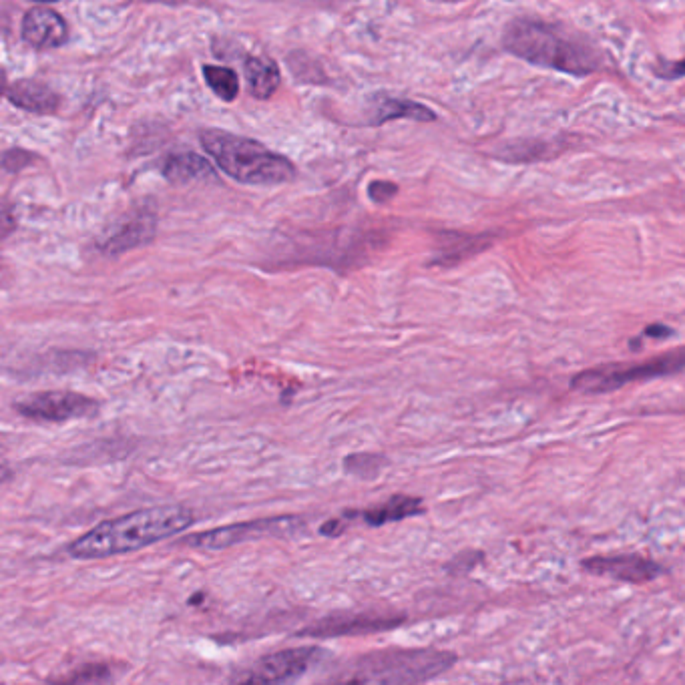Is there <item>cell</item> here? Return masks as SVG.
Segmentation results:
<instances>
[{"label":"cell","instance_id":"obj_1","mask_svg":"<svg viewBox=\"0 0 685 685\" xmlns=\"http://www.w3.org/2000/svg\"><path fill=\"white\" fill-rule=\"evenodd\" d=\"M513 57L571 77H589L603 67V55L579 33L539 17H515L503 33Z\"/></svg>","mask_w":685,"mask_h":685},{"label":"cell","instance_id":"obj_2","mask_svg":"<svg viewBox=\"0 0 685 685\" xmlns=\"http://www.w3.org/2000/svg\"><path fill=\"white\" fill-rule=\"evenodd\" d=\"M191 523L193 513L185 507L139 509L93 527L69 545V553L75 559H105L133 553L183 533Z\"/></svg>","mask_w":685,"mask_h":685},{"label":"cell","instance_id":"obj_3","mask_svg":"<svg viewBox=\"0 0 685 685\" xmlns=\"http://www.w3.org/2000/svg\"><path fill=\"white\" fill-rule=\"evenodd\" d=\"M442 649H376L360 655L316 685H420L456 663Z\"/></svg>","mask_w":685,"mask_h":685},{"label":"cell","instance_id":"obj_4","mask_svg":"<svg viewBox=\"0 0 685 685\" xmlns=\"http://www.w3.org/2000/svg\"><path fill=\"white\" fill-rule=\"evenodd\" d=\"M199 141L209 157L230 175L246 185H280L296 177L294 163L268 149L264 143L221 129H205Z\"/></svg>","mask_w":685,"mask_h":685},{"label":"cell","instance_id":"obj_5","mask_svg":"<svg viewBox=\"0 0 685 685\" xmlns=\"http://www.w3.org/2000/svg\"><path fill=\"white\" fill-rule=\"evenodd\" d=\"M685 370V346L641 362H619L587 368L571 378V388L583 394H607L633 382L671 376Z\"/></svg>","mask_w":685,"mask_h":685},{"label":"cell","instance_id":"obj_6","mask_svg":"<svg viewBox=\"0 0 685 685\" xmlns=\"http://www.w3.org/2000/svg\"><path fill=\"white\" fill-rule=\"evenodd\" d=\"M300 525H302V519L298 517L258 519V521L236 523V525L217 527L211 531L191 535L183 541V545L193 547V549H205V551H221V549H230L234 545L256 541L262 537H284V535L294 533Z\"/></svg>","mask_w":685,"mask_h":685},{"label":"cell","instance_id":"obj_7","mask_svg":"<svg viewBox=\"0 0 685 685\" xmlns=\"http://www.w3.org/2000/svg\"><path fill=\"white\" fill-rule=\"evenodd\" d=\"M318 657V647L282 649L252 663L236 677L234 685H286L302 677Z\"/></svg>","mask_w":685,"mask_h":685},{"label":"cell","instance_id":"obj_8","mask_svg":"<svg viewBox=\"0 0 685 685\" xmlns=\"http://www.w3.org/2000/svg\"><path fill=\"white\" fill-rule=\"evenodd\" d=\"M15 410L35 422H67L95 416L99 412V402L79 392L49 390L15 402Z\"/></svg>","mask_w":685,"mask_h":685},{"label":"cell","instance_id":"obj_9","mask_svg":"<svg viewBox=\"0 0 685 685\" xmlns=\"http://www.w3.org/2000/svg\"><path fill=\"white\" fill-rule=\"evenodd\" d=\"M406 621L400 613H338L332 617H324L322 621L302 629L298 637H348V635H366L388 631Z\"/></svg>","mask_w":685,"mask_h":685},{"label":"cell","instance_id":"obj_10","mask_svg":"<svg viewBox=\"0 0 685 685\" xmlns=\"http://www.w3.org/2000/svg\"><path fill=\"white\" fill-rule=\"evenodd\" d=\"M581 567L589 575L609 577V579L629 583V585L651 583L665 573V569L657 561L647 559L643 555H633V553L589 557L581 563Z\"/></svg>","mask_w":685,"mask_h":685},{"label":"cell","instance_id":"obj_11","mask_svg":"<svg viewBox=\"0 0 685 685\" xmlns=\"http://www.w3.org/2000/svg\"><path fill=\"white\" fill-rule=\"evenodd\" d=\"M157 219L149 209H137L119 221L113 230L99 242V250L107 256H119L149 244L155 238Z\"/></svg>","mask_w":685,"mask_h":685},{"label":"cell","instance_id":"obj_12","mask_svg":"<svg viewBox=\"0 0 685 685\" xmlns=\"http://www.w3.org/2000/svg\"><path fill=\"white\" fill-rule=\"evenodd\" d=\"M23 39L35 49H57L67 43L69 27L65 19L49 7H33L23 17Z\"/></svg>","mask_w":685,"mask_h":685},{"label":"cell","instance_id":"obj_13","mask_svg":"<svg viewBox=\"0 0 685 685\" xmlns=\"http://www.w3.org/2000/svg\"><path fill=\"white\" fill-rule=\"evenodd\" d=\"M7 99L29 113L49 115L61 107V97L45 83L23 79L7 87Z\"/></svg>","mask_w":685,"mask_h":685},{"label":"cell","instance_id":"obj_14","mask_svg":"<svg viewBox=\"0 0 685 685\" xmlns=\"http://www.w3.org/2000/svg\"><path fill=\"white\" fill-rule=\"evenodd\" d=\"M394 119H412L418 123H430L436 119V113L428 109L422 103L410 101V99H400L392 95H374L372 99V125H382Z\"/></svg>","mask_w":685,"mask_h":685},{"label":"cell","instance_id":"obj_15","mask_svg":"<svg viewBox=\"0 0 685 685\" xmlns=\"http://www.w3.org/2000/svg\"><path fill=\"white\" fill-rule=\"evenodd\" d=\"M424 513V505L422 499L418 497H410V495H394L390 497L386 503L368 509L364 513H352L348 511L350 517H362L366 521V525L370 527H382L386 523H394V521H402V519H410L416 515Z\"/></svg>","mask_w":685,"mask_h":685},{"label":"cell","instance_id":"obj_16","mask_svg":"<svg viewBox=\"0 0 685 685\" xmlns=\"http://www.w3.org/2000/svg\"><path fill=\"white\" fill-rule=\"evenodd\" d=\"M244 75H246V81H248L252 95L256 99H262V101L270 99L278 91L280 81H282V75H280L276 61L262 57V55L246 57Z\"/></svg>","mask_w":685,"mask_h":685},{"label":"cell","instance_id":"obj_17","mask_svg":"<svg viewBox=\"0 0 685 685\" xmlns=\"http://www.w3.org/2000/svg\"><path fill=\"white\" fill-rule=\"evenodd\" d=\"M446 240L440 244L442 250L438 252L436 260L432 264L438 266H454L471 256H477L479 252L487 250L493 240L491 236H465V234H444Z\"/></svg>","mask_w":685,"mask_h":685},{"label":"cell","instance_id":"obj_18","mask_svg":"<svg viewBox=\"0 0 685 685\" xmlns=\"http://www.w3.org/2000/svg\"><path fill=\"white\" fill-rule=\"evenodd\" d=\"M163 173L173 183L215 179L213 167L203 157H199L197 153H177V155L167 157V161L163 165Z\"/></svg>","mask_w":685,"mask_h":685},{"label":"cell","instance_id":"obj_19","mask_svg":"<svg viewBox=\"0 0 685 685\" xmlns=\"http://www.w3.org/2000/svg\"><path fill=\"white\" fill-rule=\"evenodd\" d=\"M203 79L221 101L232 103L240 95V77L230 67L203 65Z\"/></svg>","mask_w":685,"mask_h":685},{"label":"cell","instance_id":"obj_20","mask_svg":"<svg viewBox=\"0 0 685 685\" xmlns=\"http://www.w3.org/2000/svg\"><path fill=\"white\" fill-rule=\"evenodd\" d=\"M553 153H555V149L551 147V143L523 141L519 145H515V143L505 145L503 153L499 157L505 161H511V163H533L539 159H549V157H553Z\"/></svg>","mask_w":685,"mask_h":685},{"label":"cell","instance_id":"obj_21","mask_svg":"<svg viewBox=\"0 0 685 685\" xmlns=\"http://www.w3.org/2000/svg\"><path fill=\"white\" fill-rule=\"evenodd\" d=\"M111 679V669L103 663H87L69 675L49 679V685H103Z\"/></svg>","mask_w":685,"mask_h":685},{"label":"cell","instance_id":"obj_22","mask_svg":"<svg viewBox=\"0 0 685 685\" xmlns=\"http://www.w3.org/2000/svg\"><path fill=\"white\" fill-rule=\"evenodd\" d=\"M382 456H376V454H352L346 459L344 467L348 473L356 475V477H376L380 467H382Z\"/></svg>","mask_w":685,"mask_h":685},{"label":"cell","instance_id":"obj_23","mask_svg":"<svg viewBox=\"0 0 685 685\" xmlns=\"http://www.w3.org/2000/svg\"><path fill=\"white\" fill-rule=\"evenodd\" d=\"M398 193V185L392 183V181H384V179H376L368 185V195L372 201L376 203H386L390 201L392 197H396Z\"/></svg>","mask_w":685,"mask_h":685},{"label":"cell","instance_id":"obj_24","mask_svg":"<svg viewBox=\"0 0 685 685\" xmlns=\"http://www.w3.org/2000/svg\"><path fill=\"white\" fill-rule=\"evenodd\" d=\"M653 73H655L659 79H665V81H675V79H681V77H685V59H683V61L661 63L659 67H655V69H653Z\"/></svg>","mask_w":685,"mask_h":685},{"label":"cell","instance_id":"obj_25","mask_svg":"<svg viewBox=\"0 0 685 685\" xmlns=\"http://www.w3.org/2000/svg\"><path fill=\"white\" fill-rule=\"evenodd\" d=\"M671 334H673V328H669V326H665V324H659V322H657V324H651V326H647L639 338L663 340V338H667V336H671Z\"/></svg>","mask_w":685,"mask_h":685},{"label":"cell","instance_id":"obj_26","mask_svg":"<svg viewBox=\"0 0 685 685\" xmlns=\"http://www.w3.org/2000/svg\"><path fill=\"white\" fill-rule=\"evenodd\" d=\"M344 531H346V525L342 521H338V519H332V521H328L326 525L320 527V533L326 535V537H338Z\"/></svg>","mask_w":685,"mask_h":685}]
</instances>
